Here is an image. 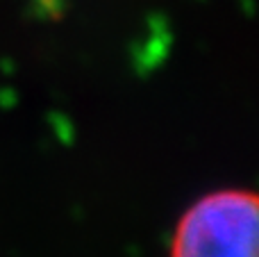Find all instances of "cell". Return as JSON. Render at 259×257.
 Segmentation results:
<instances>
[{
	"label": "cell",
	"instance_id": "obj_1",
	"mask_svg": "<svg viewBox=\"0 0 259 257\" xmlns=\"http://www.w3.org/2000/svg\"><path fill=\"white\" fill-rule=\"evenodd\" d=\"M168 257H259V200L243 187H216L178 217Z\"/></svg>",
	"mask_w": 259,
	"mask_h": 257
}]
</instances>
